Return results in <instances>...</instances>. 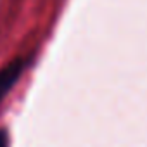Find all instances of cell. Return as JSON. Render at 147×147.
I'll return each instance as SVG.
<instances>
[{"label": "cell", "instance_id": "6da1fadb", "mask_svg": "<svg viewBox=\"0 0 147 147\" xmlns=\"http://www.w3.org/2000/svg\"><path fill=\"white\" fill-rule=\"evenodd\" d=\"M24 67H26V59L18 57V59L11 61L9 64H5L0 69V100H2L11 92V88L18 83Z\"/></svg>", "mask_w": 147, "mask_h": 147}, {"label": "cell", "instance_id": "7a4b0ae2", "mask_svg": "<svg viewBox=\"0 0 147 147\" xmlns=\"http://www.w3.org/2000/svg\"><path fill=\"white\" fill-rule=\"evenodd\" d=\"M0 147H9V135L5 130H0Z\"/></svg>", "mask_w": 147, "mask_h": 147}]
</instances>
